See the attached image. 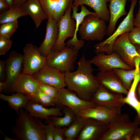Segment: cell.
Instances as JSON below:
<instances>
[{
    "mask_svg": "<svg viewBox=\"0 0 140 140\" xmlns=\"http://www.w3.org/2000/svg\"><path fill=\"white\" fill-rule=\"evenodd\" d=\"M77 63L76 71L64 73L66 86L81 99L90 101L100 85L93 73L94 69L90 60L86 59L84 53Z\"/></svg>",
    "mask_w": 140,
    "mask_h": 140,
    "instance_id": "cell-1",
    "label": "cell"
},
{
    "mask_svg": "<svg viewBox=\"0 0 140 140\" xmlns=\"http://www.w3.org/2000/svg\"><path fill=\"white\" fill-rule=\"evenodd\" d=\"M12 131L20 140H46L42 120L36 118L23 108L18 114Z\"/></svg>",
    "mask_w": 140,
    "mask_h": 140,
    "instance_id": "cell-2",
    "label": "cell"
},
{
    "mask_svg": "<svg viewBox=\"0 0 140 140\" xmlns=\"http://www.w3.org/2000/svg\"><path fill=\"white\" fill-rule=\"evenodd\" d=\"M139 124L137 116L134 121H131L128 114H121L108 125L100 140H131Z\"/></svg>",
    "mask_w": 140,
    "mask_h": 140,
    "instance_id": "cell-3",
    "label": "cell"
},
{
    "mask_svg": "<svg viewBox=\"0 0 140 140\" xmlns=\"http://www.w3.org/2000/svg\"><path fill=\"white\" fill-rule=\"evenodd\" d=\"M79 51L73 46H66L59 51H51L47 56L46 65L64 73L72 72L75 68Z\"/></svg>",
    "mask_w": 140,
    "mask_h": 140,
    "instance_id": "cell-4",
    "label": "cell"
},
{
    "mask_svg": "<svg viewBox=\"0 0 140 140\" xmlns=\"http://www.w3.org/2000/svg\"><path fill=\"white\" fill-rule=\"evenodd\" d=\"M137 0H131L130 8L126 17L120 24L114 33L105 40L94 46L96 53H104L107 54L112 53V46L115 40L122 34L131 32L134 27V11Z\"/></svg>",
    "mask_w": 140,
    "mask_h": 140,
    "instance_id": "cell-5",
    "label": "cell"
},
{
    "mask_svg": "<svg viewBox=\"0 0 140 140\" xmlns=\"http://www.w3.org/2000/svg\"><path fill=\"white\" fill-rule=\"evenodd\" d=\"M106 22L96 15H89L86 16L78 31L81 39L91 41L102 40L106 35Z\"/></svg>",
    "mask_w": 140,
    "mask_h": 140,
    "instance_id": "cell-6",
    "label": "cell"
},
{
    "mask_svg": "<svg viewBox=\"0 0 140 140\" xmlns=\"http://www.w3.org/2000/svg\"><path fill=\"white\" fill-rule=\"evenodd\" d=\"M22 73L32 75L46 64L47 57L41 55L38 48L31 43L26 44L23 48Z\"/></svg>",
    "mask_w": 140,
    "mask_h": 140,
    "instance_id": "cell-7",
    "label": "cell"
},
{
    "mask_svg": "<svg viewBox=\"0 0 140 140\" xmlns=\"http://www.w3.org/2000/svg\"><path fill=\"white\" fill-rule=\"evenodd\" d=\"M73 4L70 5L64 15L57 22L58 28V38L51 51H58L63 49L66 46V40L74 36L76 24L71 15Z\"/></svg>",
    "mask_w": 140,
    "mask_h": 140,
    "instance_id": "cell-8",
    "label": "cell"
},
{
    "mask_svg": "<svg viewBox=\"0 0 140 140\" xmlns=\"http://www.w3.org/2000/svg\"><path fill=\"white\" fill-rule=\"evenodd\" d=\"M55 99L56 107L67 106L70 108L77 116L83 109L96 106L90 101L81 99L74 92L65 87L59 89L58 95Z\"/></svg>",
    "mask_w": 140,
    "mask_h": 140,
    "instance_id": "cell-9",
    "label": "cell"
},
{
    "mask_svg": "<svg viewBox=\"0 0 140 140\" xmlns=\"http://www.w3.org/2000/svg\"><path fill=\"white\" fill-rule=\"evenodd\" d=\"M128 33H124L118 37L114 42L112 48L123 61L133 69L135 68L134 60L135 58H140V53L135 46L129 41Z\"/></svg>",
    "mask_w": 140,
    "mask_h": 140,
    "instance_id": "cell-10",
    "label": "cell"
},
{
    "mask_svg": "<svg viewBox=\"0 0 140 140\" xmlns=\"http://www.w3.org/2000/svg\"><path fill=\"white\" fill-rule=\"evenodd\" d=\"M121 108L96 106L82 109L79 115L85 119L91 118L102 122L108 125L121 114Z\"/></svg>",
    "mask_w": 140,
    "mask_h": 140,
    "instance_id": "cell-11",
    "label": "cell"
},
{
    "mask_svg": "<svg viewBox=\"0 0 140 140\" xmlns=\"http://www.w3.org/2000/svg\"><path fill=\"white\" fill-rule=\"evenodd\" d=\"M96 54L90 60L92 64L97 67L100 71H108L116 68L126 70L134 69L124 62L115 52L109 54L104 53Z\"/></svg>",
    "mask_w": 140,
    "mask_h": 140,
    "instance_id": "cell-12",
    "label": "cell"
},
{
    "mask_svg": "<svg viewBox=\"0 0 140 140\" xmlns=\"http://www.w3.org/2000/svg\"><path fill=\"white\" fill-rule=\"evenodd\" d=\"M32 76L39 82L51 85L58 89L66 86L64 73L46 64Z\"/></svg>",
    "mask_w": 140,
    "mask_h": 140,
    "instance_id": "cell-13",
    "label": "cell"
},
{
    "mask_svg": "<svg viewBox=\"0 0 140 140\" xmlns=\"http://www.w3.org/2000/svg\"><path fill=\"white\" fill-rule=\"evenodd\" d=\"M39 83L32 75L21 73L15 80L12 89L27 95L30 101H33L39 88Z\"/></svg>",
    "mask_w": 140,
    "mask_h": 140,
    "instance_id": "cell-14",
    "label": "cell"
},
{
    "mask_svg": "<svg viewBox=\"0 0 140 140\" xmlns=\"http://www.w3.org/2000/svg\"><path fill=\"white\" fill-rule=\"evenodd\" d=\"M23 55L12 51L5 60L6 89L12 90L13 83L22 73L23 67Z\"/></svg>",
    "mask_w": 140,
    "mask_h": 140,
    "instance_id": "cell-15",
    "label": "cell"
},
{
    "mask_svg": "<svg viewBox=\"0 0 140 140\" xmlns=\"http://www.w3.org/2000/svg\"><path fill=\"white\" fill-rule=\"evenodd\" d=\"M124 97L122 94L111 93L100 85L90 101L96 106L121 108L125 104Z\"/></svg>",
    "mask_w": 140,
    "mask_h": 140,
    "instance_id": "cell-16",
    "label": "cell"
},
{
    "mask_svg": "<svg viewBox=\"0 0 140 140\" xmlns=\"http://www.w3.org/2000/svg\"><path fill=\"white\" fill-rule=\"evenodd\" d=\"M96 77L100 85L110 92L126 95L128 94L129 90L113 70L106 71H100Z\"/></svg>",
    "mask_w": 140,
    "mask_h": 140,
    "instance_id": "cell-17",
    "label": "cell"
},
{
    "mask_svg": "<svg viewBox=\"0 0 140 140\" xmlns=\"http://www.w3.org/2000/svg\"><path fill=\"white\" fill-rule=\"evenodd\" d=\"M108 125L96 120L86 119L76 140H100L107 130Z\"/></svg>",
    "mask_w": 140,
    "mask_h": 140,
    "instance_id": "cell-18",
    "label": "cell"
},
{
    "mask_svg": "<svg viewBox=\"0 0 140 140\" xmlns=\"http://www.w3.org/2000/svg\"><path fill=\"white\" fill-rule=\"evenodd\" d=\"M58 32L57 22L52 18H48L44 38L38 47L41 55L47 57L50 53L56 42Z\"/></svg>",
    "mask_w": 140,
    "mask_h": 140,
    "instance_id": "cell-19",
    "label": "cell"
},
{
    "mask_svg": "<svg viewBox=\"0 0 140 140\" xmlns=\"http://www.w3.org/2000/svg\"><path fill=\"white\" fill-rule=\"evenodd\" d=\"M25 109L33 116L40 119L46 120L50 116H61L64 115L62 107H53L50 108L37 103L30 101Z\"/></svg>",
    "mask_w": 140,
    "mask_h": 140,
    "instance_id": "cell-20",
    "label": "cell"
},
{
    "mask_svg": "<svg viewBox=\"0 0 140 140\" xmlns=\"http://www.w3.org/2000/svg\"><path fill=\"white\" fill-rule=\"evenodd\" d=\"M127 0H109V5L110 18L107 27L106 35H111L115 30L116 25L118 19L127 15L125 8Z\"/></svg>",
    "mask_w": 140,
    "mask_h": 140,
    "instance_id": "cell-21",
    "label": "cell"
},
{
    "mask_svg": "<svg viewBox=\"0 0 140 140\" xmlns=\"http://www.w3.org/2000/svg\"><path fill=\"white\" fill-rule=\"evenodd\" d=\"M20 7L30 16L36 28L44 20L48 18L39 0H26Z\"/></svg>",
    "mask_w": 140,
    "mask_h": 140,
    "instance_id": "cell-22",
    "label": "cell"
},
{
    "mask_svg": "<svg viewBox=\"0 0 140 140\" xmlns=\"http://www.w3.org/2000/svg\"><path fill=\"white\" fill-rule=\"evenodd\" d=\"M135 69V76L128 93L124 97L125 104L126 103L133 108L136 111L137 115L140 118V101L136 96V90L137 84L140 80V60L137 59L134 62Z\"/></svg>",
    "mask_w": 140,
    "mask_h": 140,
    "instance_id": "cell-23",
    "label": "cell"
},
{
    "mask_svg": "<svg viewBox=\"0 0 140 140\" xmlns=\"http://www.w3.org/2000/svg\"><path fill=\"white\" fill-rule=\"evenodd\" d=\"M109 0H79L74 2V5L79 6L86 5L92 8L96 15L106 22H109L110 14L107 3Z\"/></svg>",
    "mask_w": 140,
    "mask_h": 140,
    "instance_id": "cell-24",
    "label": "cell"
},
{
    "mask_svg": "<svg viewBox=\"0 0 140 140\" xmlns=\"http://www.w3.org/2000/svg\"><path fill=\"white\" fill-rule=\"evenodd\" d=\"M81 6V11L79 12H78V6L73 4L72 7V11L71 16L72 18L75 19L76 22V28L74 36L72 39L68 40L66 43V45H76L80 44L82 41V40L78 39L77 38V33L79 30V26L83 21L85 17L88 15H96L95 12H92L89 10L84 5Z\"/></svg>",
    "mask_w": 140,
    "mask_h": 140,
    "instance_id": "cell-25",
    "label": "cell"
},
{
    "mask_svg": "<svg viewBox=\"0 0 140 140\" xmlns=\"http://www.w3.org/2000/svg\"><path fill=\"white\" fill-rule=\"evenodd\" d=\"M61 110L64 114L63 116H49L44 122L46 124L51 123L57 127H66L69 126L77 116L70 108L67 106H62Z\"/></svg>",
    "mask_w": 140,
    "mask_h": 140,
    "instance_id": "cell-26",
    "label": "cell"
},
{
    "mask_svg": "<svg viewBox=\"0 0 140 140\" xmlns=\"http://www.w3.org/2000/svg\"><path fill=\"white\" fill-rule=\"evenodd\" d=\"M0 98L8 102L9 106L15 110L17 114L20 109L25 108L30 101L27 95L22 93H17L10 95L1 93Z\"/></svg>",
    "mask_w": 140,
    "mask_h": 140,
    "instance_id": "cell-27",
    "label": "cell"
},
{
    "mask_svg": "<svg viewBox=\"0 0 140 140\" xmlns=\"http://www.w3.org/2000/svg\"><path fill=\"white\" fill-rule=\"evenodd\" d=\"M20 7L13 6L8 10L0 13V24L12 22L17 20L19 18L27 15Z\"/></svg>",
    "mask_w": 140,
    "mask_h": 140,
    "instance_id": "cell-28",
    "label": "cell"
},
{
    "mask_svg": "<svg viewBox=\"0 0 140 140\" xmlns=\"http://www.w3.org/2000/svg\"><path fill=\"white\" fill-rule=\"evenodd\" d=\"M86 119L78 115L72 123L67 128L65 140H75L82 130Z\"/></svg>",
    "mask_w": 140,
    "mask_h": 140,
    "instance_id": "cell-29",
    "label": "cell"
},
{
    "mask_svg": "<svg viewBox=\"0 0 140 140\" xmlns=\"http://www.w3.org/2000/svg\"><path fill=\"white\" fill-rule=\"evenodd\" d=\"M119 77L124 86L128 90L130 89L135 76V68L126 70L121 68L113 69Z\"/></svg>",
    "mask_w": 140,
    "mask_h": 140,
    "instance_id": "cell-30",
    "label": "cell"
},
{
    "mask_svg": "<svg viewBox=\"0 0 140 140\" xmlns=\"http://www.w3.org/2000/svg\"><path fill=\"white\" fill-rule=\"evenodd\" d=\"M74 0H59L55 8L52 18L57 22L65 14Z\"/></svg>",
    "mask_w": 140,
    "mask_h": 140,
    "instance_id": "cell-31",
    "label": "cell"
},
{
    "mask_svg": "<svg viewBox=\"0 0 140 140\" xmlns=\"http://www.w3.org/2000/svg\"><path fill=\"white\" fill-rule=\"evenodd\" d=\"M33 102L39 103L45 107L56 106L55 99L46 94L39 88L36 93Z\"/></svg>",
    "mask_w": 140,
    "mask_h": 140,
    "instance_id": "cell-32",
    "label": "cell"
},
{
    "mask_svg": "<svg viewBox=\"0 0 140 140\" xmlns=\"http://www.w3.org/2000/svg\"><path fill=\"white\" fill-rule=\"evenodd\" d=\"M18 26V20L1 24L0 36L10 38L16 31Z\"/></svg>",
    "mask_w": 140,
    "mask_h": 140,
    "instance_id": "cell-33",
    "label": "cell"
},
{
    "mask_svg": "<svg viewBox=\"0 0 140 140\" xmlns=\"http://www.w3.org/2000/svg\"><path fill=\"white\" fill-rule=\"evenodd\" d=\"M48 18H52L53 12L59 0H39Z\"/></svg>",
    "mask_w": 140,
    "mask_h": 140,
    "instance_id": "cell-34",
    "label": "cell"
},
{
    "mask_svg": "<svg viewBox=\"0 0 140 140\" xmlns=\"http://www.w3.org/2000/svg\"><path fill=\"white\" fill-rule=\"evenodd\" d=\"M39 88L51 97L55 99L58 95L59 89L51 85L39 82Z\"/></svg>",
    "mask_w": 140,
    "mask_h": 140,
    "instance_id": "cell-35",
    "label": "cell"
},
{
    "mask_svg": "<svg viewBox=\"0 0 140 140\" xmlns=\"http://www.w3.org/2000/svg\"><path fill=\"white\" fill-rule=\"evenodd\" d=\"M127 35L131 43L140 47V28L134 27L131 32L128 33Z\"/></svg>",
    "mask_w": 140,
    "mask_h": 140,
    "instance_id": "cell-36",
    "label": "cell"
},
{
    "mask_svg": "<svg viewBox=\"0 0 140 140\" xmlns=\"http://www.w3.org/2000/svg\"><path fill=\"white\" fill-rule=\"evenodd\" d=\"M12 43L10 38L0 36V55H4L10 50Z\"/></svg>",
    "mask_w": 140,
    "mask_h": 140,
    "instance_id": "cell-37",
    "label": "cell"
},
{
    "mask_svg": "<svg viewBox=\"0 0 140 140\" xmlns=\"http://www.w3.org/2000/svg\"><path fill=\"white\" fill-rule=\"evenodd\" d=\"M67 128L54 126L53 130V140H65V132Z\"/></svg>",
    "mask_w": 140,
    "mask_h": 140,
    "instance_id": "cell-38",
    "label": "cell"
},
{
    "mask_svg": "<svg viewBox=\"0 0 140 140\" xmlns=\"http://www.w3.org/2000/svg\"><path fill=\"white\" fill-rule=\"evenodd\" d=\"M54 125L51 123L44 125V129L46 140H53V133Z\"/></svg>",
    "mask_w": 140,
    "mask_h": 140,
    "instance_id": "cell-39",
    "label": "cell"
},
{
    "mask_svg": "<svg viewBox=\"0 0 140 140\" xmlns=\"http://www.w3.org/2000/svg\"><path fill=\"white\" fill-rule=\"evenodd\" d=\"M6 69L5 60H0V80L1 81L5 82L6 79L5 76Z\"/></svg>",
    "mask_w": 140,
    "mask_h": 140,
    "instance_id": "cell-40",
    "label": "cell"
},
{
    "mask_svg": "<svg viewBox=\"0 0 140 140\" xmlns=\"http://www.w3.org/2000/svg\"><path fill=\"white\" fill-rule=\"evenodd\" d=\"M139 10L136 17L134 19V25L135 27L140 28V0L139 2Z\"/></svg>",
    "mask_w": 140,
    "mask_h": 140,
    "instance_id": "cell-41",
    "label": "cell"
},
{
    "mask_svg": "<svg viewBox=\"0 0 140 140\" xmlns=\"http://www.w3.org/2000/svg\"><path fill=\"white\" fill-rule=\"evenodd\" d=\"M9 5L5 0H0V11L1 12L8 10Z\"/></svg>",
    "mask_w": 140,
    "mask_h": 140,
    "instance_id": "cell-42",
    "label": "cell"
},
{
    "mask_svg": "<svg viewBox=\"0 0 140 140\" xmlns=\"http://www.w3.org/2000/svg\"><path fill=\"white\" fill-rule=\"evenodd\" d=\"M136 96L137 100L140 101V80L138 82L136 88Z\"/></svg>",
    "mask_w": 140,
    "mask_h": 140,
    "instance_id": "cell-43",
    "label": "cell"
},
{
    "mask_svg": "<svg viewBox=\"0 0 140 140\" xmlns=\"http://www.w3.org/2000/svg\"><path fill=\"white\" fill-rule=\"evenodd\" d=\"M26 0H14L13 6L20 7Z\"/></svg>",
    "mask_w": 140,
    "mask_h": 140,
    "instance_id": "cell-44",
    "label": "cell"
},
{
    "mask_svg": "<svg viewBox=\"0 0 140 140\" xmlns=\"http://www.w3.org/2000/svg\"><path fill=\"white\" fill-rule=\"evenodd\" d=\"M6 89V85L5 82L1 81L0 82V93Z\"/></svg>",
    "mask_w": 140,
    "mask_h": 140,
    "instance_id": "cell-45",
    "label": "cell"
},
{
    "mask_svg": "<svg viewBox=\"0 0 140 140\" xmlns=\"http://www.w3.org/2000/svg\"><path fill=\"white\" fill-rule=\"evenodd\" d=\"M9 4L10 8L12 7L13 5L14 0H5Z\"/></svg>",
    "mask_w": 140,
    "mask_h": 140,
    "instance_id": "cell-46",
    "label": "cell"
},
{
    "mask_svg": "<svg viewBox=\"0 0 140 140\" xmlns=\"http://www.w3.org/2000/svg\"><path fill=\"white\" fill-rule=\"evenodd\" d=\"M138 118L139 122V124L140 125V118H139L138 117ZM135 131L139 135V136L140 137V126L139 128L138 127L137 129L135 130Z\"/></svg>",
    "mask_w": 140,
    "mask_h": 140,
    "instance_id": "cell-47",
    "label": "cell"
},
{
    "mask_svg": "<svg viewBox=\"0 0 140 140\" xmlns=\"http://www.w3.org/2000/svg\"><path fill=\"white\" fill-rule=\"evenodd\" d=\"M78 0H74V2L77 1H78Z\"/></svg>",
    "mask_w": 140,
    "mask_h": 140,
    "instance_id": "cell-48",
    "label": "cell"
},
{
    "mask_svg": "<svg viewBox=\"0 0 140 140\" xmlns=\"http://www.w3.org/2000/svg\"><path fill=\"white\" fill-rule=\"evenodd\" d=\"M131 0H129V1H131Z\"/></svg>",
    "mask_w": 140,
    "mask_h": 140,
    "instance_id": "cell-49",
    "label": "cell"
},
{
    "mask_svg": "<svg viewBox=\"0 0 140 140\" xmlns=\"http://www.w3.org/2000/svg\"><path fill=\"white\" fill-rule=\"evenodd\" d=\"M139 47L140 48V47Z\"/></svg>",
    "mask_w": 140,
    "mask_h": 140,
    "instance_id": "cell-50",
    "label": "cell"
}]
</instances>
